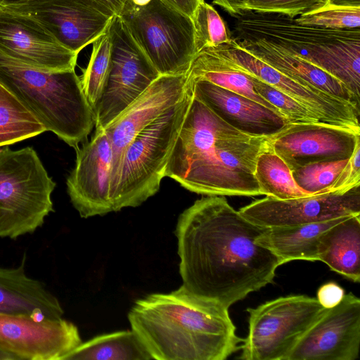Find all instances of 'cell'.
<instances>
[{
    "label": "cell",
    "instance_id": "5bb4252c",
    "mask_svg": "<svg viewBox=\"0 0 360 360\" xmlns=\"http://www.w3.org/2000/svg\"><path fill=\"white\" fill-rule=\"evenodd\" d=\"M81 343L77 327L62 318L0 313V349L15 359L65 360Z\"/></svg>",
    "mask_w": 360,
    "mask_h": 360
},
{
    "label": "cell",
    "instance_id": "1f68e13d",
    "mask_svg": "<svg viewBox=\"0 0 360 360\" xmlns=\"http://www.w3.org/2000/svg\"><path fill=\"white\" fill-rule=\"evenodd\" d=\"M297 20L301 23L335 29L360 28V7L328 4L325 6L304 13Z\"/></svg>",
    "mask_w": 360,
    "mask_h": 360
},
{
    "label": "cell",
    "instance_id": "d6a6232c",
    "mask_svg": "<svg viewBox=\"0 0 360 360\" xmlns=\"http://www.w3.org/2000/svg\"><path fill=\"white\" fill-rule=\"evenodd\" d=\"M249 75L257 94L274 105L286 118L288 122H321L311 111L295 99L255 76Z\"/></svg>",
    "mask_w": 360,
    "mask_h": 360
},
{
    "label": "cell",
    "instance_id": "7c38bea8",
    "mask_svg": "<svg viewBox=\"0 0 360 360\" xmlns=\"http://www.w3.org/2000/svg\"><path fill=\"white\" fill-rule=\"evenodd\" d=\"M266 139L291 171L309 163L350 158L360 146V131L322 122H287Z\"/></svg>",
    "mask_w": 360,
    "mask_h": 360
},
{
    "label": "cell",
    "instance_id": "60d3db41",
    "mask_svg": "<svg viewBox=\"0 0 360 360\" xmlns=\"http://www.w3.org/2000/svg\"><path fill=\"white\" fill-rule=\"evenodd\" d=\"M23 1L26 0H0V8L4 6Z\"/></svg>",
    "mask_w": 360,
    "mask_h": 360
},
{
    "label": "cell",
    "instance_id": "e575fe53",
    "mask_svg": "<svg viewBox=\"0 0 360 360\" xmlns=\"http://www.w3.org/2000/svg\"><path fill=\"white\" fill-rule=\"evenodd\" d=\"M345 295L342 287L335 283L329 282L319 288L316 299L323 307L329 309L340 303Z\"/></svg>",
    "mask_w": 360,
    "mask_h": 360
},
{
    "label": "cell",
    "instance_id": "cb8c5ba5",
    "mask_svg": "<svg viewBox=\"0 0 360 360\" xmlns=\"http://www.w3.org/2000/svg\"><path fill=\"white\" fill-rule=\"evenodd\" d=\"M187 77L190 80L207 81L238 93L284 117L274 105L257 94L250 75L224 56L217 46L204 48L195 53Z\"/></svg>",
    "mask_w": 360,
    "mask_h": 360
},
{
    "label": "cell",
    "instance_id": "9a60e30c",
    "mask_svg": "<svg viewBox=\"0 0 360 360\" xmlns=\"http://www.w3.org/2000/svg\"><path fill=\"white\" fill-rule=\"evenodd\" d=\"M238 211L251 222L266 228L311 224L360 214V185L287 200L266 196Z\"/></svg>",
    "mask_w": 360,
    "mask_h": 360
},
{
    "label": "cell",
    "instance_id": "3957f363",
    "mask_svg": "<svg viewBox=\"0 0 360 360\" xmlns=\"http://www.w3.org/2000/svg\"><path fill=\"white\" fill-rule=\"evenodd\" d=\"M128 319L157 360H224L243 340L229 314L217 312L182 286L138 300Z\"/></svg>",
    "mask_w": 360,
    "mask_h": 360
},
{
    "label": "cell",
    "instance_id": "ab89813d",
    "mask_svg": "<svg viewBox=\"0 0 360 360\" xmlns=\"http://www.w3.org/2000/svg\"><path fill=\"white\" fill-rule=\"evenodd\" d=\"M0 360H15V358L9 354L0 349Z\"/></svg>",
    "mask_w": 360,
    "mask_h": 360
},
{
    "label": "cell",
    "instance_id": "6da1fadb",
    "mask_svg": "<svg viewBox=\"0 0 360 360\" xmlns=\"http://www.w3.org/2000/svg\"><path fill=\"white\" fill-rule=\"evenodd\" d=\"M266 227L245 219L221 195L197 200L175 234L182 287L217 312L271 283L281 260L256 239Z\"/></svg>",
    "mask_w": 360,
    "mask_h": 360
},
{
    "label": "cell",
    "instance_id": "ba28073f",
    "mask_svg": "<svg viewBox=\"0 0 360 360\" xmlns=\"http://www.w3.org/2000/svg\"><path fill=\"white\" fill-rule=\"evenodd\" d=\"M120 17L160 75H186L195 55L191 18L162 0L127 6Z\"/></svg>",
    "mask_w": 360,
    "mask_h": 360
},
{
    "label": "cell",
    "instance_id": "8992f818",
    "mask_svg": "<svg viewBox=\"0 0 360 360\" xmlns=\"http://www.w3.org/2000/svg\"><path fill=\"white\" fill-rule=\"evenodd\" d=\"M192 96L191 89L183 101L145 127L127 146L110 195L112 212L137 207L159 191Z\"/></svg>",
    "mask_w": 360,
    "mask_h": 360
},
{
    "label": "cell",
    "instance_id": "f1b7e54d",
    "mask_svg": "<svg viewBox=\"0 0 360 360\" xmlns=\"http://www.w3.org/2000/svg\"><path fill=\"white\" fill-rule=\"evenodd\" d=\"M46 131L42 124L0 83V147Z\"/></svg>",
    "mask_w": 360,
    "mask_h": 360
},
{
    "label": "cell",
    "instance_id": "4dcf8cb0",
    "mask_svg": "<svg viewBox=\"0 0 360 360\" xmlns=\"http://www.w3.org/2000/svg\"><path fill=\"white\" fill-rule=\"evenodd\" d=\"M195 53L204 48L216 46L231 40L230 31L215 8L202 1L191 17Z\"/></svg>",
    "mask_w": 360,
    "mask_h": 360
},
{
    "label": "cell",
    "instance_id": "52a82bcc",
    "mask_svg": "<svg viewBox=\"0 0 360 360\" xmlns=\"http://www.w3.org/2000/svg\"><path fill=\"white\" fill-rule=\"evenodd\" d=\"M56 183L32 147L0 149V238L32 234L53 211Z\"/></svg>",
    "mask_w": 360,
    "mask_h": 360
},
{
    "label": "cell",
    "instance_id": "ffe728a7",
    "mask_svg": "<svg viewBox=\"0 0 360 360\" xmlns=\"http://www.w3.org/2000/svg\"><path fill=\"white\" fill-rule=\"evenodd\" d=\"M188 80L195 98L240 131L255 136H268L288 122L284 117L238 93L207 81Z\"/></svg>",
    "mask_w": 360,
    "mask_h": 360
},
{
    "label": "cell",
    "instance_id": "83f0119b",
    "mask_svg": "<svg viewBox=\"0 0 360 360\" xmlns=\"http://www.w3.org/2000/svg\"><path fill=\"white\" fill-rule=\"evenodd\" d=\"M255 176L264 195L279 200L310 195L296 184L288 165L267 142L257 158Z\"/></svg>",
    "mask_w": 360,
    "mask_h": 360
},
{
    "label": "cell",
    "instance_id": "4316f807",
    "mask_svg": "<svg viewBox=\"0 0 360 360\" xmlns=\"http://www.w3.org/2000/svg\"><path fill=\"white\" fill-rule=\"evenodd\" d=\"M350 158L309 163L292 171V175L296 184L310 195L351 188L360 184L352 180Z\"/></svg>",
    "mask_w": 360,
    "mask_h": 360
},
{
    "label": "cell",
    "instance_id": "d590c367",
    "mask_svg": "<svg viewBox=\"0 0 360 360\" xmlns=\"http://www.w3.org/2000/svg\"><path fill=\"white\" fill-rule=\"evenodd\" d=\"M176 10L189 16L191 18L198 7L204 0H162Z\"/></svg>",
    "mask_w": 360,
    "mask_h": 360
},
{
    "label": "cell",
    "instance_id": "30bf717a",
    "mask_svg": "<svg viewBox=\"0 0 360 360\" xmlns=\"http://www.w3.org/2000/svg\"><path fill=\"white\" fill-rule=\"evenodd\" d=\"M111 68L94 110L96 129H104L160 75L134 39L122 18L110 25Z\"/></svg>",
    "mask_w": 360,
    "mask_h": 360
},
{
    "label": "cell",
    "instance_id": "ac0fdd59",
    "mask_svg": "<svg viewBox=\"0 0 360 360\" xmlns=\"http://www.w3.org/2000/svg\"><path fill=\"white\" fill-rule=\"evenodd\" d=\"M76 161L67 181L70 201L88 218L112 212L110 199L112 151L104 129H96L89 141L75 149Z\"/></svg>",
    "mask_w": 360,
    "mask_h": 360
},
{
    "label": "cell",
    "instance_id": "5b68a950",
    "mask_svg": "<svg viewBox=\"0 0 360 360\" xmlns=\"http://www.w3.org/2000/svg\"><path fill=\"white\" fill-rule=\"evenodd\" d=\"M0 83L68 146L76 149L86 141L94 112L75 70L46 71L0 51Z\"/></svg>",
    "mask_w": 360,
    "mask_h": 360
},
{
    "label": "cell",
    "instance_id": "d4e9b609",
    "mask_svg": "<svg viewBox=\"0 0 360 360\" xmlns=\"http://www.w3.org/2000/svg\"><path fill=\"white\" fill-rule=\"evenodd\" d=\"M318 258L353 282L360 281V214L347 217L323 233Z\"/></svg>",
    "mask_w": 360,
    "mask_h": 360
},
{
    "label": "cell",
    "instance_id": "7402d4cb",
    "mask_svg": "<svg viewBox=\"0 0 360 360\" xmlns=\"http://www.w3.org/2000/svg\"><path fill=\"white\" fill-rule=\"evenodd\" d=\"M232 39L252 56L294 80L359 106L360 99L344 83L304 60L261 40Z\"/></svg>",
    "mask_w": 360,
    "mask_h": 360
},
{
    "label": "cell",
    "instance_id": "7a4b0ae2",
    "mask_svg": "<svg viewBox=\"0 0 360 360\" xmlns=\"http://www.w3.org/2000/svg\"><path fill=\"white\" fill-rule=\"evenodd\" d=\"M266 137L234 128L193 94L165 176L205 195H263L255 168Z\"/></svg>",
    "mask_w": 360,
    "mask_h": 360
},
{
    "label": "cell",
    "instance_id": "f35d334b",
    "mask_svg": "<svg viewBox=\"0 0 360 360\" xmlns=\"http://www.w3.org/2000/svg\"><path fill=\"white\" fill-rule=\"evenodd\" d=\"M329 4L351 7H360V0H329Z\"/></svg>",
    "mask_w": 360,
    "mask_h": 360
},
{
    "label": "cell",
    "instance_id": "8d00e7d4",
    "mask_svg": "<svg viewBox=\"0 0 360 360\" xmlns=\"http://www.w3.org/2000/svg\"><path fill=\"white\" fill-rule=\"evenodd\" d=\"M250 0H212L214 4L219 6L230 15L235 16L245 10Z\"/></svg>",
    "mask_w": 360,
    "mask_h": 360
},
{
    "label": "cell",
    "instance_id": "e0dca14e",
    "mask_svg": "<svg viewBox=\"0 0 360 360\" xmlns=\"http://www.w3.org/2000/svg\"><path fill=\"white\" fill-rule=\"evenodd\" d=\"M190 90L187 74L160 75L104 129L112 151L110 195L127 146L145 127L183 101Z\"/></svg>",
    "mask_w": 360,
    "mask_h": 360
},
{
    "label": "cell",
    "instance_id": "836d02e7",
    "mask_svg": "<svg viewBox=\"0 0 360 360\" xmlns=\"http://www.w3.org/2000/svg\"><path fill=\"white\" fill-rule=\"evenodd\" d=\"M329 0H250L245 11L281 13L295 18L318 10Z\"/></svg>",
    "mask_w": 360,
    "mask_h": 360
},
{
    "label": "cell",
    "instance_id": "d6986e66",
    "mask_svg": "<svg viewBox=\"0 0 360 360\" xmlns=\"http://www.w3.org/2000/svg\"><path fill=\"white\" fill-rule=\"evenodd\" d=\"M0 51L52 72L75 70L78 57L34 18L3 9H0Z\"/></svg>",
    "mask_w": 360,
    "mask_h": 360
},
{
    "label": "cell",
    "instance_id": "74e56055",
    "mask_svg": "<svg viewBox=\"0 0 360 360\" xmlns=\"http://www.w3.org/2000/svg\"><path fill=\"white\" fill-rule=\"evenodd\" d=\"M98 4L107 8L114 13L115 15L120 16L122 13L127 0H92Z\"/></svg>",
    "mask_w": 360,
    "mask_h": 360
},
{
    "label": "cell",
    "instance_id": "2e32d148",
    "mask_svg": "<svg viewBox=\"0 0 360 360\" xmlns=\"http://www.w3.org/2000/svg\"><path fill=\"white\" fill-rule=\"evenodd\" d=\"M360 349V300L352 292L326 309L287 360H356Z\"/></svg>",
    "mask_w": 360,
    "mask_h": 360
},
{
    "label": "cell",
    "instance_id": "603a6c76",
    "mask_svg": "<svg viewBox=\"0 0 360 360\" xmlns=\"http://www.w3.org/2000/svg\"><path fill=\"white\" fill-rule=\"evenodd\" d=\"M347 217L311 224L266 228L257 238L256 243L273 252L282 264L295 260L319 261V245L323 233Z\"/></svg>",
    "mask_w": 360,
    "mask_h": 360
},
{
    "label": "cell",
    "instance_id": "4fadbf2b",
    "mask_svg": "<svg viewBox=\"0 0 360 360\" xmlns=\"http://www.w3.org/2000/svg\"><path fill=\"white\" fill-rule=\"evenodd\" d=\"M217 46L239 68L295 99L321 122L360 131L359 105L294 80L252 56L232 39Z\"/></svg>",
    "mask_w": 360,
    "mask_h": 360
},
{
    "label": "cell",
    "instance_id": "44dd1931",
    "mask_svg": "<svg viewBox=\"0 0 360 360\" xmlns=\"http://www.w3.org/2000/svg\"><path fill=\"white\" fill-rule=\"evenodd\" d=\"M26 254L16 267L0 266V313L60 319L64 311L58 298L41 281L25 271Z\"/></svg>",
    "mask_w": 360,
    "mask_h": 360
},
{
    "label": "cell",
    "instance_id": "9c48e42d",
    "mask_svg": "<svg viewBox=\"0 0 360 360\" xmlns=\"http://www.w3.org/2000/svg\"><path fill=\"white\" fill-rule=\"evenodd\" d=\"M326 308L304 295L281 297L248 308L249 329L240 345L243 360H287L295 345Z\"/></svg>",
    "mask_w": 360,
    "mask_h": 360
},
{
    "label": "cell",
    "instance_id": "484cf974",
    "mask_svg": "<svg viewBox=\"0 0 360 360\" xmlns=\"http://www.w3.org/2000/svg\"><path fill=\"white\" fill-rule=\"evenodd\" d=\"M149 360L153 359L133 330L96 336L82 342L65 360Z\"/></svg>",
    "mask_w": 360,
    "mask_h": 360
},
{
    "label": "cell",
    "instance_id": "277c9868",
    "mask_svg": "<svg viewBox=\"0 0 360 360\" xmlns=\"http://www.w3.org/2000/svg\"><path fill=\"white\" fill-rule=\"evenodd\" d=\"M231 39H258L333 75L360 99V28L335 29L301 23L281 13L243 11Z\"/></svg>",
    "mask_w": 360,
    "mask_h": 360
},
{
    "label": "cell",
    "instance_id": "f546056e",
    "mask_svg": "<svg viewBox=\"0 0 360 360\" xmlns=\"http://www.w3.org/2000/svg\"><path fill=\"white\" fill-rule=\"evenodd\" d=\"M110 25L92 43L89 63L80 77L83 91L94 112L101 97L111 68L112 38Z\"/></svg>",
    "mask_w": 360,
    "mask_h": 360
},
{
    "label": "cell",
    "instance_id": "8fae6325",
    "mask_svg": "<svg viewBox=\"0 0 360 360\" xmlns=\"http://www.w3.org/2000/svg\"><path fill=\"white\" fill-rule=\"evenodd\" d=\"M0 9L34 18L78 54L100 37L116 16L92 0H26Z\"/></svg>",
    "mask_w": 360,
    "mask_h": 360
}]
</instances>
